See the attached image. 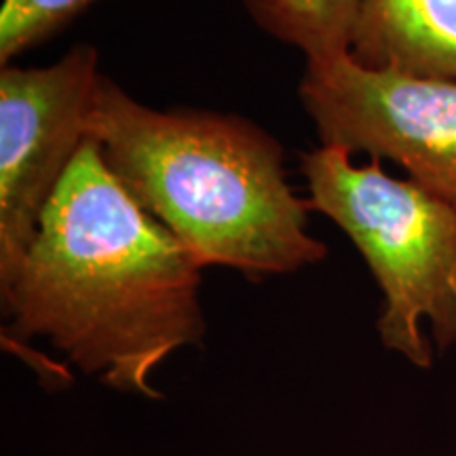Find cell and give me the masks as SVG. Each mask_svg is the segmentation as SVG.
<instances>
[{"instance_id":"52a82bcc","label":"cell","mask_w":456,"mask_h":456,"mask_svg":"<svg viewBox=\"0 0 456 456\" xmlns=\"http://www.w3.org/2000/svg\"><path fill=\"white\" fill-rule=\"evenodd\" d=\"M262 30L305 53L326 60L351 53L359 0H243Z\"/></svg>"},{"instance_id":"8992f818","label":"cell","mask_w":456,"mask_h":456,"mask_svg":"<svg viewBox=\"0 0 456 456\" xmlns=\"http://www.w3.org/2000/svg\"><path fill=\"white\" fill-rule=\"evenodd\" d=\"M351 55L368 68L456 81V0H359Z\"/></svg>"},{"instance_id":"277c9868","label":"cell","mask_w":456,"mask_h":456,"mask_svg":"<svg viewBox=\"0 0 456 456\" xmlns=\"http://www.w3.org/2000/svg\"><path fill=\"white\" fill-rule=\"evenodd\" d=\"M298 95L322 146L395 161L456 205V81L368 68L351 53L306 60Z\"/></svg>"},{"instance_id":"ba28073f","label":"cell","mask_w":456,"mask_h":456,"mask_svg":"<svg viewBox=\"0 0 456 456\" xmlns=\"http://www.w3.org/2000/svg\"><path fill=\"white\" fill-rule=\"evenodd\" d=\"M98 0H3L0 7V66L47 43Z\"/></svg>"},{"instance_id":"5b68a950","label":"cell","mask_w":456,"mask_h":456,"mask_svg":"<svg viewBox=\"0 0 456 456\" xmlns=\"http://www.w3.org/2000/svg\"><path fill=\"white\" fill-rule=\"evenodd\" d=\"M102 77L98 49L89 43L49 66L0 70V281L21 265L89 140Z\"/></svg>"},{"instance_id":"7a4b0ae2","label":"cell","mask_w":456,"mask_h":456,"mask_svg":"<svg viewBox=\"0 0 456 456\" xmlns=\"http://www.w3.org/2000/svg\"><path fill=\"white\" fill-rule=\"evenodd\" d=\"M89 135L131 199L203 266L249 279L317 265L328 245L306 226L283 146L237 114L157 110L102 77Z\"/></svg>"},{"instance_id":"3957f363","label":"cell","mask_w":456,"mask_h":456,"mask_svg":"<svg viewBox=\"0 0 456 456\" xmlns=\"http://www.w3.org/2000/svg\"><path fill=\"white\" fill-rule=\"evenodd\" d=\"M300 169L309 208L351 239L383 292L376 330L385 349L431 368L423 322L437 349L456 345V205L374 159L355 165L342 148L305 152Z\"/></svg>"},{"instance_id":"6da1fadb","label":"cell","mask_w":456,"mask_h":456,"mask_svg":"<svg viewBox=\"0 0 456 456\" xmlns=\"http://www.w3.org/2000/svg\"><path fill=\"white\" fill-rule=\"evenodd\" d=\"M201 271L89 135L21 265L0 281L3 338L11 349L43 338L102 385L157 399L155 370L203 342Z\"/></svg>"}]
</instances>
